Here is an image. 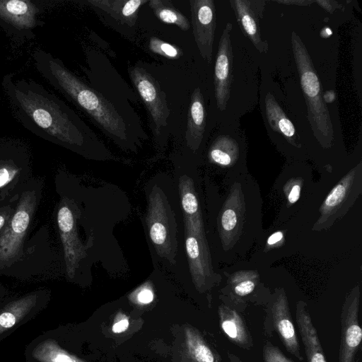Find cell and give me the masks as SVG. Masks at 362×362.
<instances>
[{"instance_id": "d4e9b609", "label": "cell", "mask_w": 362, "mask_h": 362, "mask_svg": "<svg viewBox=\"0 0 362 362\" xmlns=\"http://www.w3.org/2000/svg\"><path fill=\"white\" fill-rule=\"evenodd\" d=\"M149 6L155 16L163 23L173 24L182 30L190 27L188 19L169 0H151Z\"/></svg>"}, {"instance_id": "ab89813d", "label": "cell", "mask_w": 362, "mask_h": 362, "mask_svg": "<svg viewBox=\"0 0 362 362\" xmlns=\"http://www.w3.org/2000/svg\"><path fill=\"white\" fill-rule=\"evenodd\" d=\"M8 291L6 288L0 283V303L7 298Z\"/></svg>"}, {"instance_id": "ffe728a7", "label": "cell", "mask_w": 362, "mask_h": 362, "mask_svg": "<svg viewBox=\"0 0 362 362\" xmlns=\"http://www.w3.org/2000/svg\"><path fill=\"white\" fill-rule=\"evenodd\" d=\"M206 110L201 89L196 88L191 95L189 105L185 139L187 146L192 151L199 147L205 131Z\"/></svg>"}, {"instance_id": "8d00e7d4", "label": "cell", "mask_w": 362, "mask_h": 362, "mask_svg": "<svg viewBox=\"0 0 362 362\" xmlns=\"http://www.w3.org/2000/svg\"><path fill=\"white\" fill-rule=\"evenodd\" d=\"M276 2L280 4H296V5H300V6H308L310 4L315 2V1H276Z\"/></svg>"}, {"instance_id": "5bb4252c", "label": "cell", "mask_w": 362, "mask_h": 362, "mask_svg": "<svg viewBox=\"0 0 362 362\" xmlns=\"http://www.w3.org/2000/svg\"><path fill=\"white\" fill-rule=\"evenodd\" d=\"M232 30V23H228L219 40L214 67L215 98L217 107L221 111L226 109L233 82V56L230 40Z\"/></svg>"}, {"instance_id": "ba28073f", "label": "cell", "mask_w": 362, "mask_h": 362, "mask_svg": "<svg viewBox=\"0 0 362 362\" xmlns=\"http://www.w3.org/2000/svg\"><path fill=\"white\" fill-rule=\"evenodd\" d=\"M33 176L28 153L23 147L0 146V203L16 197Z\"/></svg>"}, {"instance_id": "cb8c5ba5", "label": "cell", "mask_w": 362, "mask_h": 362, "mask_svg": "<svg viewBox=\"0 0 362 362\" xmlns=\"http://www.w3.org/2000/svg\"><path fill=\"white\" fill-rule=\"evenodd\" d=\"M185 340L188 353L194 362H222L220 356L209 346L197 330L187 328Z\"/></svg>"}, {"instance_id": "8992f818", "label": "cell", "mask_w": 362, "mask_h": 362, "mask_svg": "<svg viewBox=\"0 0 362 362\" xmlns=\"http://www.w3.org/2000/svg\"><path fill=\"white\" fill-rule=\"evenodd\" d=\"M80 210L74 199L63 195L60 198L57 211V223L62 244L66 274L73 279L85 258L86 247L81 242L77 229Z\"/></svg>"}, {"instance_id": "7402d4cb", "label": "cell", "mask_w": 362, "mask_h": 362, "mask_svg": "<svg viewBox=\"0 0 362 362\" xmlns=\"http://www.w3.org/2000/svg\"><path fill=\"white\" fill-rule=\"evenodd\" d=\"M88 2L109 14L118 22L134 25L141 6L148 0H90Z\"/></svg>"}, {"instance_id": "9c48e42d", "label": "cell", "mask_w": 362, "mask_h": 362, "mask_svg": "<svg viewBox=\"0 0 362 362\" xmlns=\"http://www.w3.org/2000/svg\"><path fill=\"white\" fill-rule=\"evenodd\" d=\"M51 252L48 231L43 227L30 238H28L21 258L4 276L28 280L48 275L49 267L53 262Z\"/></svg>"}, {"instance_id": "f546056e", "label": "cell", "mask_w": 362, "mask_h": 362, "mask_svg": "<svg viewBox=\"0 0 362 362\" xmlns=\"http://www.w3.org/2000/svg\"><path fill=\"white\" fill-rule=\"evenodd\" d=\"M346 193V187L342 184L335 186L325 201L327 207H333L340 203Z\"/></svg>"}, {"instance_id": "e0dca14e", "label": "cell", "mask_w": 362, "mask_h": 362, "mask_svg": "<svg viewBox=\"0 0 362 362\" xmlns=\"http://www.w3.org/2000/svg\"><path fill=\"white\" fill-rule=\"evenodd\" d=\"M185 226V248L189 272L197 288L205 285L208 274V263L203 233L199 234L190 227Z\"/></svg>"}, {"instance_id": "1f68e13d", "label": "cell", "mask_w": 362, "mask_h": 362, "mask_svg": "<svg viewBox=\"0 0 362 362\" xmlns=\"http://www.w3.org/2000/svg\"><path fill=\"white\" fill-rule=\"evenodd\" d=\"M255 284L251 280H245L239 282L234 287L235 293L240 296L244 297L250 294L255 289Z\"/></svg>"}, {"instance_id": "836d02e7", "label": "cell", "mask_w": 362, "mask_h": 362, "mask_svg": "<svg viewBox=\"0 0 362 362\" xmlns=\"http://www.w3.org/2000/svg\"><path fill=\"white\" fill-rule=\"evenodd\" d=\"M321 7L330 13H333L340 5L335 1L317 0L315 1Z\"/></svg>"}, {"instance_id": "4fadbf2b", "label": "cell", "mask_w": 362, "mask_h": 362, "mask_svg": "<svg viewBox=\"0 0 362 362\" xmlns=\"http://www.w3.org/2000/svg\"><path fill=\"white\" fill-rule=\"evenodd\" d=\"M189 4L195 42L202 57L211 63L216 30L214 1L190 0Z\"/></svg>"}, {"instance_id": "6da1fadb", "label": "cell", "mask_w": 362, "mask_h": 362, "mask_svg": "<svg viewBox=\"0 0 362 362\" xmlns=\"http://www.w3.org/2000/svg\"><path fill=\"white\" fill-rule=\"evenodd\" d=\"M2 86L18 120L47 141L65 146H81L83 135L67 107L41 84L30 78L6 74Z\"/></svg>"}, {"instance_id": "83f0119b", "label": "cell", "mask_w": 362, "mask_h": 362, "mask_svg": "<svg viewBox=\"0 0 362 362\" xmlns=\"http://www.w3.org/2000/svg\"><path fill=\"white\" fill-rule=\"evenodd\" d=\"M262 356L264 362H295L269 341H266L264 344Z\"/></svg>"}, {"instance_id": "e575fe53", "label": "cell", "mask_w": 362, "mask_h": 362, "mask_svg": "<svg viewBox=\"0 0 362 362\" xmlns=\"http://www.w3.org/2000/svg\"><path fill=\"white\" fill-rule=\"evenodd\" d=\"M129 327V320L127 318H122L115 322L112 327V331L114 333H121L124 332Z\"/></svg>"}, {"instance_id": "74e56055", "label": "cell", "mask_w": 362, "mask_h": 362, "mask_svg": "<svg viewBox=\"0 0 362 362\" xmlns=\"http://www.w3.org/2000/svg\"><path fill=\"white\" fill-rule=\"evenodd\" d=\"M283 238V233L280 231L276 232L271 235L268 238L267 243L269 245H274L279 242Z\"/></svg>"}, {"instance_id": "d6a6232c", "label": "cell", "mask_w": 362, "mask_h": 362, "mask_svg": "<svg viewBox=\"0 0 362 362\" xmlns=\"http://www.w3.org/2000/svg\"><path fill=\"white\" fill-rule=\"evenodd\" d=\"M137 299L141 303H149L153 300V293L148 288H142L137 294Z\"/></svg>"}, {"instance_id": "f35d334b", "label": "cell", "mask_w": 362, "mask_h": 362, "mask_svg": "<svg viewBox=\"0 0 362 362\" xmlns=\"http://www.w3.org/2000/svg\"><path fill=\"white\" fill-rule=\"evenodd\" d=\"M323 100L327 103H331L335 100V93L334 90H330L324 93L322 95Z\"/></svg>"}, {"instance_id": "5b68a950", "label": "cell", "mask_w": 362, "mask_h": 362, "mask_svg": "<svg viewBox=\"0 0 362 362\" xmlns=\"http://www.w3.org/2000/svg\"><path fill=\"white\" fill-rule=\"evenodd\" d=\"M146 223L157 255L174 264L178 245L177 223L166 196L157 185L149 194Z\"/></svg>"}, {"instance_id": "44dd1931", "label": "cell", "mask_w": 362, "mask_h": 362, "mask_svg": "<svg viewBox=\"0 0 362 362\" xmlns=\"http://www.w3.org/2000/svg\"><path fill=\"white\" fill-rule=\"evenodd\" d=\"M179 192L184 225L188 226L197 233H203L201 212L193 181L186 175L179 179Z\"/></svg>"}, {"instance_id": "4316f807", "label": "cell", "mask_w": 362, "mask_h": 362, "mask_svg": "<svg viewBox=\"0 0 362 362\" xmlns=\"http://www.w3.org/2000/svg\"><path fill=\"white\" fill-rule=\"evenodd\" d=\"M148 47L152 52L171 59H178L182 55L180 48L156 37L150 38Z\"/></svg>"}, {"instance_id": "7a4b0ae2", "label": "cell", "mask_w": 362, "mask_h": 362, "mask_svg": "<svg viewBox=\"0 0 362 362\" xmlns=\"http://www.w3.org/2000/svg\"><path fill=\"white\" fill-rule=\"evenodd\" d=\"M33 58L38 72L52 86L83 110L108 134L127 140L124 121L112 103L99 92L85 83L50 53L37 49Z\"/></svg>"}, {"instance_id": "8fae6325", "label": "cell", "mask_w": 362, "mask_h": 362, "mask_svg": "<svg viewBox=\"0 0 362 362\" xmlns=\"http://www.w3.org/2000/svg\"><path fill=\"white\" fill-rule=\"evenodd\" d=\"M264 330L269 337L276 332L287 351L299 361H303L289 305L284 294L279 295L269 306L265 316Z\"/></svg>"}, {"instance_id": "f1b7e54d", "label": "cell", "mask_w": 362, "mask_h": 362, "mask_svg": "<svg viewBox=\"0 0 362 362\" xmlns=\"http://www.w3.org/2000/svg\"><path fill=\"white\" fill-rule=\"evenodd\" d=\"M18 197L0 203V237L16 209Z\"/></svg>"}, {"instance_id": "2e32d148", "label": "cell", "mask_w": 362, "mask_h": 362, "mask_svg": "<svg viewBox=\"0 0 362 362\" xmlns=\"http://www.w3.org/2000/svg\"><path fill=\"white\" fill-rule=\"evenodd\" d=\"M230 3L243 33L259 52L267 53L268 43L262 38L260 30V20L265 9L266 1L230 0Z\"/></svg>"}, {"instance_id": "b9f144b4", "label": "cell", "mask_w": 362, "mask_h": 362, "mask_svg": "<svg viewBox=\"0 0 362 362\" xmlns=\"http://www.w3.org/2000/svg\"><path fill=\"white\" fill-rule=\"evenodd\" d=\"M332 32L329 28H325L321 32V36L323 37H327L332 35Z\"/></svg>"}, {"instance_id": "52a82bcc", "label": "cell", "mask_w": 362, "mask_h": 362, "mask_svg": "<svg viewBox=\"0 0 362 362\" xmlns=\"http://www.w3.org/2000/svg\"><path fill=\"white\" fill-rule=\"evenodd\" d=\"M50 299L51 292L47 288L6 298L0 303V341L38 315Z\"/></svg>"}, {"instance_id": "d6986e66", "label": "cell", "mask_w": 362, "mask_h": 362, "mask_svg": "<svg viewBox=\"0 0 362 362\" xmlns=\"http://www.w3.org/2000/svg\"><path fill=\"white\" fill-rule=\"evenodd\" d=\"M220 326L228 339L236 346L249 351L253 346L250 332L243 317L238 312L228 305L218 308Z\"/></svg>"}, {"instance_id": "7c38bea8", "label": "cell", "mask_w": 362, "mask_h": 362, "mask_svg": "<svg viewBox=\"0 0 362 362\" xmlns=\"http://www.w3.org/2000/svg\"><path fill=\"white\" fill-rule=\"evenodd\" d=\"M39 8L28 0H0V24L9 33L29 37L44 22L37 19Z\"/></svg>"}, {"instance_id": "9a60e30c", "label": "cell", "mask_w": 362, "mask_h": 362, "mask_svg": "<svg viewBox=\"0 0 362 362\" xmlns=\"http://www.w3.org/2000/svg\"><path fill=\"white\" fill-rule=\"evenodd\" d=\"M358 311L359 295L355 293L344 302L341 310L338 362H355L362 340Z\"/></svg>"}, {"instance_id": "4dcf8cb0", "label": "cell", "mask_w": 362, "mask_h": 362, "mask_svg": "<svg viewBox=\"0 0 362 362\" xmlns=\"http://www.w3.org/2000/svg\"><path fill=\"white\" fill-rule=\"evenodd\" d=\"M237 224V216L235 212L231 209H227L224 211L221 216V225L225 230H233Z\"/></svg>"}, {"instance_id": "ac0fdd59", "label": "cell", "mask_w": 362, "mask_h": 362, "mask_svg": "<svg viewBox=\"0 0 362 362\" xmlns=\"http://www.w3.org/2000/svg\"><path fill=\"white\" fill-rule=\"evenodd\" d=\"M296 320L308 362H327L307 305L303 301L296 305Z\"/></svg>"}, {"instance_id": "484cf974", "label": "cell", "mask_w": 362, "mask_h": 362, "mask_svg": "<svg viewBox=\"0 0 362 362\" xmlns=\"http://www.w3.org/2000/svg\"><path fill=\"white\" fill-rule=\"evenodd\" d=\"M237 143L228 136H218L213 143L209 152L210 160L223 166L229 165L237 151Z\"/></svg>"}, {"instance_id": "d590c367", "label": "cell", "mask_w": 362, "mask_h": 362, "mask_svg": "<svg viewBox=\"0 0 362 362\" xmlns=\"http://www.w3.org/2000/svg\"><path fill=\"white\" fill-rule=\"evenodd\" d=\"M300 194V187L298 185H295L291 190L289 192V194L288 196V200L290 203L294 204L296 202L299 197Z\"/></svg>"}, {"instance_id": "3957f363", "label": "cell", "mask_w": 362, "mask_h": 362, "mask_svg": "<svg viewBox=\"0 0 362 362\" xmlns=\"http://www.w3.org/2000/svg\"><path fill=\"white\" fill-rule=\"evenodd\" d=\"M44 182L32 177L23 187L16 209L0 237V276L21 258L29 232L40 204Z\"/></svg>"}, {"instance_id": "60d3db41", "label": "cell", "mask_w": 362, "mask_h": 362, "mask_svg": "<svg viewBox=\"0 0 362 362\" xmlns=\"http://www.w3.org/2000/svg\"><path fill=\"white\" fill-rule=\"evenodd\" d=\"M228 358L230 362H245L233 353H228Z\"/></svg>"}, {"instance_id": "30bf717a", "label": "cell", "mask_w": 362, "mask_h": 362, "mask_svg": "<svg viewBox=\"0 0 362 362\" xmlns=\"http://www.w3.org/2000/svg\"><path fill=\"white\" fill-rule=\"evenodd\" d=\"M130 78L145 103L155 125L156 133L168 124L170 110L166 95L158 81L144 68L133 66L129 69Z\"/></svg>"}, {"instance_id": "7bdbcfd3", "label": "cell", "mask_w": 362, "mask_h": 362, "mask_svg": "<svg viewBox=\"0 0 362 362\" xmlns=\"http://www.w3.org/2000/svg\"><path fill=\"white\" fill-rule=\"evenodd\" d=\"M25 362H28V361H25Z\"/></svg>"}, {"instance_id": "603a6c76", "label": "cell", "mask_w": 362, "mask_h": 362, "mask_svg": "<svg viewBox=\"0 0 362 362\" xmlns=\"http://www.w3.org/2000/svg\"><path fill=\"white\" fill-rule=\"evenodd\" d=\"M264 105L266 116L271 128L283 134L287 139L295 141L297 135L293 124L270 93L265 96Z\"/></svg>"}, {"instance_id": "277c9868", "label": "cell", "mask_w": 362, "mask_h": 362, "mask_svg": "<svg viewBox=\"0 0 362 362\" xmlns=\"http://www.w3.org/2000/svg\"><path fill=\"white\" fill-rule=\"evenodd\" d=\"M291 45L313 133L321 145L329 146L334 139L329 112L323 100L320 83L311 57L295 31L291 34Z\"/></svg>"}]
</instances>
